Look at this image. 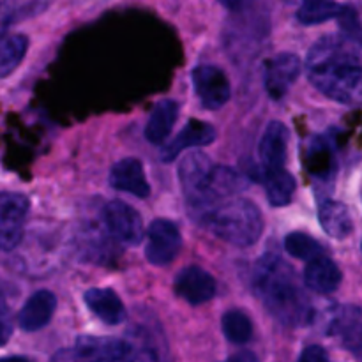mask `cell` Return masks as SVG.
I'll use <instances>...</instances> for the list:
<instances>
[{
    "label": "cell",
    "instance_id": "cell-1",
    "mask_svg": "<svg viewBox=\"0 0 362 362\" xmlns=\"http://www.w3.org/2000/svg\"><path fill=\"white\" fill-rule=\"evenodd\" d=\"M306 67L310 81L324 95L343 105L362 103V64L345 39H318L308 53Z\"/></svg>",
    "mask_w": 362,
    "mask_h": 362
},
{
    "label": "cell",
    "instance_id": "cell-2",
    "mask_svg": "<svg viewBox=\"0 0 362 362\" xmlns=\"http://www.w3.org/2000/svg\"><path fill=\"white\" fill-rule=\"evenodd\" d=\"M255 290L264 300L269 313L283 325L299 327L310 324L313 310L303 290L297 286L296 276L281 258L264 257L255 271Z\"/></svg>",
    "mask_w": 362,
    "mask_h": 362
},
{
    "label": "cell",
    "instance_id": "cell-3",
    "mask_svg": "<svg viewBox=\"0 0 362 362\" xmlns=\"http://www.w3.org/2000/svg\"><path fill=\"white\" fill-rule=\"evenodd\" d=\"M198 223L221 240L239 247L257 244L264 232L260 209L246 198H226L219 202Z\"/></svg>",
    "mask_w": 362,
    "mask_h": 362
},
{
    "label": "cell",
    "instance_id": "cell-4",
    "mask_svg": "<svg viewBox=\"0 0 362 362\" xmlns=\"http://www.w3.org/2000/svg\"><path fill=\"white\" fill-rule=\"evenodd\" d=\"M28 209L30 202L25 194L0 193V251H13L21 243Z\"/></svg>",
    "mask_w": 362,
    "mask_h": 362
},
{
    "label": "cell",
    "instance_id": "cell-5",
    "mask_svg": "<svg viewBox=\"0 0 362 362\" xmlns=\"http://www.w3.org/2000/svg\"><path fill=\"white\" fill-rule=\"evenodd\" d=\"M103 219L110 235L126 246H136L144 239L141 216L131 205L120 200L108 202L103 209Z\"/></svg>",
    "mask_w": 362,
    "mask_h": 362
},
{
    "label": "cell",
    "instance_id": "cell-6",
    "mask_svg": "<svg viewBox=\"0 0 362 362\" xmlns=\"http://www.w3.org/2000/svg\"><path fill=\"white\" fill-rule=\"evenodd\" d=\"M182 246V237L175 223L170 219H154L148 226L145 257L152 265H168L175 260Z\"/></svg>",
    "mask_w": 362,
    "mask_h": 362
},
{
    "label": "cell",
    "instance_id": "cell-7",
    "mask_svg": "<svg viewBox=\"0 0 362 362\" xmlns=\"http://www.w3.org/2000/svg\"><path fill=\"white\" fill-rule=\"evenodd\" d=\"M193 85L202 106L207 110H219L230 99V81L225 71L218 66L204 64L194 67Z\"/></svg>",
    "mask_w": 362,
    "mask_h": 362
},
{
    "label": "cell",
    "instance_id": "cell-8",
    "mask_svg": "<svg viewBox=\"0 0 362 362\" xmlns=\"http://www.w3.org/2000/svg\"><path fill=\"white\" fill-rule=\"evenodd\" d=\"M74 352L85 362H136L134 349L124 339L81 336Z\"/></svg>",
    "mask_w": 362,
    "mask_h": 362
},
{
    "label": "cell",
    "instance_id": "cell-9",
    "mask_svg": "<svg viewBox=\"0 0 362 362\" xmlns=\"http://www.w3.org/2000/svg\"><path fill=\"white\" fill-rule=\"evenodd\" d=\"M303 64L296 53H279L265 66V90L272 99H283L299 78Z\"/></svg>",
    "mask_w": 362,
    "mask_h": 362
},
{
    "label": "cell",
    "instance_id": "cell-10",
    "mask_svg": "<svg viewBox=\"0 0 362 362\" xmlns=\"http://www.w3.org/2000/svg\"><path fill=\"white\" fill-rule=\"evenodd\" d=\"M175 293L186 303L200 306L216 296V279L202 267L189 265L177 274Z\"/></svg>",
    "mask_w": 362,
    "mask_h": 362
},
{
    "label": "cell",
    "instance_id": "cell-11",
    "mask_svg": "<svg viewBox=\"0 0 362 362\" xmlns=\"http://www.w3.org/2000/svg\"><path fill=\"white\" fill-rule=\"evenodd\" d=\"M110 186L122 193H129L138 198H147L151 194V186L145 177L141 161L136 158H126L115 163L110 172Z\"/></svg>",
    "mask_w": 362,
    "mask_h": 362
},
{
    "label": "cell",
    "instance_id": "cell-12",
    "mask_svg": "<svg viewBox=\"0 0 362 362\" xmlns=\"http://www.w3.org/2000/svg\"><path fill=\"white\" fill-rule=\"evenodd\" d=\"M288 127L283 122H271L267 129L264 131L258 147L260 154L262 172H271V170L283 168L286 161V148H288Z\"/></svg>",
    "mask_w": 362,
    "mask_h": 362
},
{
    "label": "cell",
    "instance_id": "cell-13",
    "mask_svg": "<svg viewBox=\"0 0 362 362\" xmlns=\"http://www.w3.org/2000/svg\"><path fill=\"white\" fill-rule=\"evenodd\" d=\"M216 140V129L205 120L191 119L184 126V129L173 138L170 144H166L161 151L163 161H173L179 158V154L186 148L191 147H204V145L212 144Z\"/></svg>",
    "mask_w": 362,
    "mask_h": 362
},
{
    "label": "cell",
    "instance_id": "cell-14",
    "mask_svg": "<svg viewBox=\"0 0 362 362\" xmlns=\"http://www.w3.org/2000/svg\"><path fill=\"white\" fill-rule=\"evenodd\" d=\"M57 310V297L49 290H39L28 297L18 313V325L27 332H35L46 327Z\"/></svg>",
    "mask_w": 362,
    "mask_h": 362
},
{
    "label": "cell",
    "instance_id": "cell-15",
    "mask_svg": "<svg viewBox=\"0 0 362 362\" xmlns=\"http://www.w3.org/2000/svg\"><path fill=\"white\" fill-rule=\"evenodd\" d=\"M83 299L88 310L105 324L119 325L126 318V308L113 290L90 288L85 292Z\"/></svg>",
    "mask_w": 362,
    "mask_h": 362
},
{
    "label": "cell",
    "instance_id": "cell-16",
    "mask_svg": "<svg viewBox=\"0 0 362 362\" xmlns=\"http://www.w3.org/2000/svg\"><path fill=\"white\" fill-rule=\"evenodd\" d=\"M341 271L338 265L327 257L315 258L308 262L304 269V283L310 290L317 293H332L341 285Z\"/></svg>",
    "mask_w": 362,
    "mask_h": 362
},
{
    "label": "cell",
    "instance_id": "cell-17",
    "mask_svg": "<svg viewBox=\"0 0 362 362\" xmlns=\"http://www.w3.org/2000/svg\"><path fill=\"white\" fill-rule=\"evenodd\" d=\"M179 117V105L173 99H163L152 108L151 117L145 126V138L151 144L161 145L172 133Z\"/></svg>",
    "mask_w": 362,
    "mask_h": 362
},
{
    "label": "cell",
    "instance_id": "cell-18",
    "mask_svg": "<svg viewBox=\"0 0 362 362\" xmlns=\"http://www.w3.org/2000/svg\"><path fill=\"white\" fill-rule=\"evenodd\" d=\"M331 332L341 338L343 346L362 362V317L356 308H346L332 322Z\"/></svg>",
    "mask_w": 362,
    "mask_h": 362
},
{
    "label": "cell",
    "instance_id": "cell-19",
    "mask_svg": "<svg viewBox=\"0 0 362 362\" xmlns=\"http://www.w3.org/2000/svg\"><path fill=\"white\" fill-rule=\"evenodd\" d=\"M318 221L329 237L338 240L346 239L354 230L349 209L345 204L336 200L322 202L320 207H318Z\"/></svg>",
    "mask_w": 362,
    "mask_h": 362
},
{
    "label": "cell",
    "instance_id": "cell-20",
    "mask_svg": "<svg viewBox=\"0 0 362 362\" xmlns=\"http://www.w3.org/2000/svg\"><path fill=\"white\" fill-rule=\"evenodd\" d=\"M264 187L272 207H285L296 193V179L285 168L264 172Z\"/></svg>",
    "mask_w": 362,
    "mask_h": 362
},
{
    "label": "cell",
    "instance_id": "cell-21",
    "mask_svg": "<svg viewBox=\"0 0 362 362\" xmlns=\"http://www.w3.org/2000/svg\"><path fill=\"white\" fill-rule=\"evenodd\" d=\"M28 39L23 34H11L0 39V78H6L25 59Z\"/></svg>",
    "mask_w": 362,
    "mask_h": 362
},
{
    "label": "cell",
    "instance_id": "cell-22",
    "mask_svg": "<svg viewBox=\"0 0 362 362\" xmlns=\"http://www.w3.org/2000/svg\"><path fill=\"white\" fill-rule=\"evenodd\" d=\"M343 6L336 0H303L297 9V20L303 25H320L338 18Z\"/></svg>",
    "mask_w": 362,
    "mask_h": 362
},
{
    "label": "cell",
    "instance_id": "cell-23",
    "mask_svg": "<svg viewBox=\"0 0 362 362\" xmlns=\"http://www.w3.org/2000/svg\"><path fill=\"white\" fill-rule=\"evenodd\" d=\"M223 332L226 339L233 345H244L251 339L253 334V325H251L250 317L240 310H230L223 315L221 318Z\"/></svg>",
    "mask_w": 362,
    "mask_h": 362
},
{
    "label": "cell",
    "instance_id": "cell-24",
    "mask_svg": "<svg viewBox=\"0 0 362 362\" xmlns=\"http://www.w3.org/2000/svg\"><path fill=\"white\" fill-rule=\"evenodd\" d=\"M285 250L293 258H299V260L306 262L324 257V247H322V244L318 240H315L311 235L303 232L288 233L285 239Z\"/></svg>",
    "mask_w": 362,
    "mask_h": 362
},
{
    "label": "cell",
    "instance_id": "cell-25",
    "mask_svg": "<svg viewBox=\"0 0 362 362\" xmlns=\"http://www.w3.org/2000/svg\"><path fill=\"white\" fill-rule=\"evenodd\" d=\"M338 20H339V25H341V28L345 30V34L349 35L354 42H357V45L362 46V25L359 18H357L356 11L349 6H343Z\"/></svg>",
    "mask_w": 362,
    "mask_h": 362
},
{
    "label": "cell",
    "instance_id": "cell-26",
    "mask_svg": "<svg viewBox=\"0 0 362 362\" xmlns=\"http://www.w3.org/2000/svg\"><path fill=\"white\" fill-rule=\"evenodd\" d=\"M297 362H329L327 352L318 345H310L303 350Z\"/></svg>",
    "mask_w": 362,
    "mask_h": 362
},
{
    "label": "cell",
    "instance_id": "cell-27",
    "mask_svg": "<svg viewBox=\"0 0 362 362\" xmlns=\"http://www.w3.org/2000/svg\"><path fill=\"white\" fill-rule=\"evenodd\" d=\"M253 2H255V0H219V4H223L226 9L235 11V13L246 11L247 7H250Z\"/></svg>",
    "mask_w": 362,
    "mask_h": 362
},
{
    "label": "cell",
    "instance_id": "cell-28",
    "mask_svg": "<svg viewBox=\"0 0 362 362\" xmlns=\"http://www.w3.org/2000/svg\"><path fill=\"white\" fill-rule=\"evenodd\" d=\"M52 362H85L74 350H60Z\"/></svg>",
    "mask_w": 362,
    "mask_h": 362
},
{
    "label": "cell",
    "instance_id": "cell-29",
    "mask_svg": "<svg viewBox=\"0 0 362 362\" xmlns=\"http://www.w3.org/2000/svg\"><path fill=\"white\" fill-rule=\"evenodd\" d=\"M9 317V303H7V290L4 281L0 279V318Z\"/></svg>",
    "mask_w": 362,
    "mask_h": 362
},
{
    "label": "cell",
    "instance_id": "cell-30",
    "mask_svg": "<svg viewBox=\"0 0 362 362\" xmlns=\"http://www.w3.org/2000/svg\"><path fill=\"white\" fill-rule=\"evenodd\" d=\"M225 362H260L258 361V357L255 356L253 352H250V350H243V352H237L233 354L230 359H226Z\"/></svg>",
    "mask_w": 362,
    "mask_h": 362
},
{
    "label": "cell",
    "instance_id": "cell-31",
    "mask_svg": "<svg viewBox=\"0 0 362 362\" xmlns=\"http://www.w3.org/2000/svg\"><path fill=\"white\" fill-rule=\"evenodd\" d=\"M11 332H13V327H11L9 322L6 318H0V346L9 341Z\"/></svg>",
    "mask_w": 362,
    "mask_h": 362
},
{
    "label": "cell",
    "instance_id": "cell-32",
    "mask_svg": "<svg viewBox=\"0 0 362 362\" xmlns=\"http://www.w3.org/2000/svg\"><path fill=\"white\" fill-rule=\"evenodd\" d=\"M0 362H28V359L20 356H7V357H0Z\"/></svg>",
    "mask_w": 362,
    "mask_h": 362
},
{
    "label": "cell",
    "instance_id": "cell-33",
    "mask_svg": "<svg viewBox=\"0 0 362 362\" xmlns=\"http://www.w3.org/2000/svg\"><path fill=\"white\" fill-rule=\"evenodd\" d=\"M13 2H14V0H0V14H2L4 11H6L7 7H9Z\"/></svg>",
    "mask_w": 362,
    "mask_h": 362
}]
</instances>
